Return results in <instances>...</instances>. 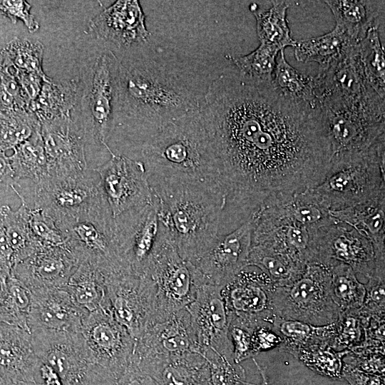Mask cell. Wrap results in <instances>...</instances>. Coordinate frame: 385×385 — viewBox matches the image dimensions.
Returning a JSON list of instances; mask_svg holds the SVG:
<instances>
[{
	"mask_svg": "<svg viewBox=\"0 0 385 385\" xmlns=\"http://www.w3.org/2000/svg\"><path fill=\"white\" fill-rule=\"evenodd\" d=\"M200 113L225 196L220 234L248 221L270 197L315 187L329 170L332 148L319 108L272 82L225 71L209 85Z\"/></svg>",
	"mask_w": 385,
	"mask_h": 385,
	"instance_id": "6da1fadb",
	"label": "cell"
},
{
	"mask_svg": "<svg viewBox=\"0 0 385 385\" xmlns=\"http://www.w3.org/2000/svg\"><path fill=\"white\" fill-rule=\"evenodd\" d=\"M138 133L139 160L145 166L150 186L205 185L223 195L215 155L200 111Z\"/></svg>",
	"mask_w": 385,
	"mask_h": 385,
	"instance_id": "7a4b0ae2",
	"label": "cell"
},
{
	"mask_svg": "<svg viewBox=\"0 0 385 385\" xmlns=\"http://www.w3.org/2000/svg\"><path fill=\"white\" fill-rule=\"evenodd\" d=\"M202 102L171 66L147 58L119 63L118 108L138 133L197 113Z\"/></svg>",
	"mask_w": 385,
	"mask_h": 385,
	"instance_id": "3957f363",
	"label": "cell"
},
{
	"mask_svg": "<svg viewBox=\"0 0 385 385\" xmlns=\"http://www.w3.org/2000/svg\"><path fill=\"white\" fill-rule=\"evenodd\" d=\"M150 187L160 224L180 255L194 261L219 235L225 207L222 193L205 185L160 183Z\"/></svg>",
	"mask_w": 385,
	"mask_h": 385,
	"instance_id": "277c9868",
	"label": "cell"
},
{
	"mask_svg": "<svg viewBox=\"0 0 385 385\" xmlns=\"http://www.w3.org/2000/svg\"><path fill=\"white\" fill-rule=\"evenodd\" d=\"M332 148V158L385 152L384 98L328 96L317 106Z\"/></svg>",
	"mask_w": 385,
	"mask_h": 385,
	"instance_id": "5b68a950",
	"label": "cell"
},
{
	"mask_svg": "<svg viewBox=\"0 0 385 385\" xmlns=\"http://www.w3.org/2000/svg\"><path fill=\"white\" fill-rule=\"evenodd\" d=\"M385 152L331 158L323 180L312 188L329 211L385 197Z\"/></svg>",
	"mask_w": 385,
	"mask_h": 385,
	"instance_id": "8992f818",
	"label": "cell"
},
{
	"mask_svg": "<svg viewBox=\"0 0 385 385\" xmlns=\"http://www.w3.org/2000/svg\"><path fill=\"white\" fill-rule=\"evenodd\" d=\"M143 274L152 279L155 287L154 324L185 309L194 301L198 289L207 284L195 267L180 255L160 222L158 237Z\"/></svg>",
	"mask_w": 385,
	"mask_h": 385,
	"instance_id": "52a82bcc",
	"label": "cell"
},
{
	"mask_svg": "<svg viewBox=\"0 0 385 385\" xmlns=\"http://www.w3.org/2000/svg\"><path fill=\"white\" fill-rule=\"evenodd\" d=\"M272 303L275 316L314 326L335 322L341 312L332 295L329 269L317 264H307L292 284L275 287Z\"/></svg>",
	"mask_w": 385,
	"mask_h": 385,
	"instance_id": "ba28073f",
	"label": "cell"
},
{
	"mask_svg": "<svg viewBox=\"0 0 385 385\" xmlns=\"http://www.w3.org/2000/svg\"><path fill=\"white\" fill-rule=\"evenodd\" d=\"M59 228L67 235L66 245L78 262L88 261L103 274L129 270L120 256L115 219L105 195L88 210Z\"/></svg>",
	"mask_w": 385,
	"mask_h": 385,
	"instance_id": "9c48e42d",
	"label": "cell"
},
{
	"mask_svg": "<svg viewBox=\"0 0 385 385\" xmlns=\"http://www.w3.org/2000/svg\"><path fill=\"white\" fill-rule=\"evenodd\" d=\"M31 332L37 358L52 367L63 385H103L115 376L93 361L81 332Z\"/></svg>",
	"mask_w": 385,
	"mask_h": 385,
	"instance_id": "30bf717a",
	"label": "cell"
},
{
	"mask_svg": "<svg viewBox=\"0 0 385 385\" xmlns=\"http://www.w3.org/2000/svg\"><path fill=\"white\" fill-rule=\"evenodd\" d=\"M119 63L111 51L99 56L90 73L81 99L85 138L88 137L103 147L110 155L113 152L108 145L115 125L118 108Z\"/></svg>",
	"mask_w": 385,
	"mask_h": 385,
	"instance_id": "8fae6325",
	"label": "cell"
},
{
	"mask_svg": "<svg viewBox=\"0 0 385 385\" xmlns=\"http://www.w3.org/2000/svg\"><path fill=\"white\" fill-rule=\"evenodd\" d=\"M104 278L105 308L138 339L154 324L155 292L152 279L126 270L105 274Z\"/></svg>",
	"mask_w": 385,
	"mask_h": 385,
	"instance_id": "7c38bea8",
	"label": "cell"
},
{
	"mask_svg": "<svg viewBox=\"0 0 385 385\" xmlns=\"http://www.w3.org/2000/svg\"><path fill=\"white\" fill-rule=\"evenodd\" d=\"M339 262L366 279L385 277V268L377 264L372 243L351 226L334 218L316 232L314 264L329 268Z\"/></svg>",
	"mask_w": 385,
	"mask_h": 385,
	"instance_id": "4fadbf2b",
	"label": "cell"
},
{
	"mask_svg": "<svg viewBox=\"0 0 385 385\" xmlns=\"http://www.w3.org/2000/svg\"><path fill=\"white\" fill-rule=\"evenodd\" d=\"M33 207L43 210L60 227L88 210L104 197L98 180L47 175L35 183Z\"/></svg>",
	"mask_w": 385,
	"mask_h": 385,
	"instance_id": "5bb4252c",
	"label": "cell"
},
{
	"mask_svg": "<svg viewBox=\"0 0 385 385\" xmlns=\"http://www.w3.org/2000/svg\"><path fill=\"white\" fill-rule=\"evenodd\" d=\"M113 217L131 209L153 202V192L143 163L113 153L105 163L91 169Z\"/></svg>",
	"mask_w": 385,
	"mask_h": 385,
	"instance_id": "9a60e30c",
	"label": "cell"
},
{
	"mask_svg": "<svg viewBox=\"0 0 385 385\" xmlns=\"http://www.w3.org/2000/svg\"><path fill=\"white\" fill-rule=\"evenodd\" d=\"M81 333L93 361L113 376L121 374L130 364L135 340L107 309L89 312Z\"/></svg>",
	"mask_w": 385,
	"mask_h": 385,
	"instance_id": "2e32d148",
	"label": "cell"
},
{
	"mask_svg": "<svg viewBox=\"0 0 385 385\" xmlns=\"http://www.w3.org/2000/svg\"><path fill=\"white\" fill-rule=\"evenodd\" d=\"M115 219V235L123 265L133 274L145 273L160 228L157 204L128 210Z\"/></svg>",
	"mask_w": 385,
	"mask_h": 385,
	"instance_id": "e0dca14e",
	"label": "cell"
},
{
	"mask_svg": "<svg viewBox=\"0 0 385 385\" xmlns=\"http://www.w3.org/2000/svg\"><path fill=\"white\" fill-rule=\"evenodd\" d=\"M252 245L287 254L305 265L314 264L315 235L312 229L262 205L251 217Z\"/></svg>",
	"mask_w": 385,
	"mask_h": 385,
	"instance_id": "ac0fdd59",
	"label": "cell"
},
{
	"mask_svg": "<svg viewBox=\"0 0 385 385\" xmlns=\"http://www.w3.org/2000/svg\"><path fill=\"white\" fill-rule=\"evenodd\" d=\"M41 133L47 160L48 175L78 178L88 170L85 135L71 115L41 123Z\"/></svg>",
	"mask_w": 385,
	"mask_h": 385,
	"instance_id": "d6986e66",
	"label": "cell"
},
{
	"mask_svg": "<svg viewBox=\"0 0 385 385\" xmlns=\"http://www.w3.org/2000/svg\"><path fill=\"white\" fill-rule=\"evenodd\" d=\"M252 231L250 218L233 231L219 234L210 247L191 262L207 284L224 287L247 267Z\"/></svg>",
	"mask_w": 385,
	"mask_h": 385,
	"instance_id": "ffe728a7",
	"label": "cell"
},
{
	"mask_svg": "<svg viewBox=\"0 0 385 385\" xmlns=\"http://www.w3.org/2000/svg\"><path fill=\"white\" fill-rule=\"evenodd\" d=\"M274 287L261 270L245 267L221 290L230 317L255 325L271 324L275 317L272 303Z\"/></svg>",
	"mask_w": 385,
	"mask_h": 385,
	"instance_id": "44dd1931",
	"label": "cell"
},
{
	"mask_svg": "<svg viewBox=\"0 0 385 385\" xmlns=\"http://www.w3.org/2000/svg\"><path fill=\"white\" fill-rule=\"evenodd\" d=\"M222 287L204 284L198 289L194 301L185 308L190 317L200 354L211 349L234 359L228 337L230 317L222 295Z\"/></svg>",
	"mask_w": 385,
	"mask_h": 385,
	"instance_id": "7402d4cb",
	"label": "cell"
},
{
	"mask_svg": "<svg viewBox=\"0 0 385 385\" xmlns=\"http://www.w3.org/2000/svg\"><path fill=\"white\" fill-rule=\"evenodd\" d=\"M200 352L197 340L186 308L169 319L149 326L135 340L131 360Z\"/></svg>",
	"mask_w": 385,
	"mask_h": 385,
	"instance_id": "603a6c76",
	"label": "cell"
},
{
	"mask_svg": "<svg viewBox=\"0 0 385 385\" xmlns=\"http://www.w3.org/2000/svg\"><path fill=\"white\" fill-rule=\"evenodd\" d=\"M78 263L67 245H42L31 255L16 264L12 274L31 290L63 287Z\"/></svg>",
	"mask_w": 385,
	"mask_h": 385,
	"instance_id": "cb8c5ba5",
	"label": "cell"
},
{
	"mask_svg": "<svg viewBox=\"0 0 385 385\" xmlns=\"http://www.w3.org/2000/svg\"><path fill=\"white\" fill-rule=\"evenodd\" d=\"M32 304L28 319L31 332L36 329L81 332L88 314L79 308L63 287L31 290Z\"/></svg>",
	"mask_w": 385,
	"mask_h": 385,
	"instance_id": "d4e9b609",
	"label": "cell"
},
{
	"mask_svg": "<svg viewBox=\"0 0 385 385\" xmlns=\"http://www.w3.org/2000/svg\"><path fill=\"white\" fill-rule=\"evenodd\" d=\"M90 27L97 36L115 46L130 47L147 42L149 33L138 1H117L94 17Z\"/></svg>",
	"mask_w": 385,
	"mask_h": 385,
	"instance_id": "484cf974",
	"label": "cell"
},
{
	"mask_svg": "<svg viewBox=\"0 0 385 385\" xmlns=\"http://www.w3.org/2000/svg\"><path fill=\"white\" fill-rule=\"evenodd\" d=\"M38 366L31 332L0 322V384L36 382Z\"/></svg>",
	"mask_w": 385,
	"mask_h": 385,
	"instance_id": "4316f807",
	"label": "cell"
},
{
	"mask_svg": "<svg viewBox=\"0 0 385 385\" xmlns=\"http://www.w3.org/2000/svg\"><path fill=\"white\" fill-rule=\"evenodd\" d=\"M133 362L159 385H205L209 375L208 363L198 352L155 356Z\"/></svg>",
	"mask_w": 385,
	"mask_h": 385,
	"instance_id": "83f0119b",
	"label": "cell"
},
{
	"mask_svg": "<svg viewBox=\"0 0 385 385\" xmlns=\"http://www.w3.org/2000/svg\"><path fill=\"white\" fill-rule=\"evenodd\" d=\"M330 215L347 224L373 245L377 264L385 268V197L337 211Z\"/></svg>",
	"mask_w": 385,
	"mask_h": 385,
	"instance_id": "f1b7e54d",
	"label": "cell"
},
{
	"mask_svg": "<svg viewBox=\"0 0 385 385\" xmlns=\"http://www.w3.org/2000/svg\"><path fill=\"white\" fill-rule=\"evenodd\" d=\"M262 205L312 229H318L334 220L312 188L270 197Z\"/></svg>",
	"mask_w": 385,
	"mask_h": 385,
	"instance_id": "f546056e",
	"label": "cell"
},
{
	"mask_svg": "<svg viewBox=\"0 0 385 385\" xmlns=\"http://www.w3.org/2000/svg\"><path fill=\"white\" fill-rule=\"evenodd\" d=\"M332 11L336 26L355 42H360L368 31L378 27L384 16V1H324Z\"/></svg>",
	"mask_w": 385,
	"mask_h": 385,
	"instance_id": "4dcf8cb0",
	"label": "cell"
},
{
	"mask_svg": "<svg viewBox=\"0 0 385 385\" xmlns=\"http://www.w3.org/2000/svg\"><path fill=\"white\" fill-rule=\"evenodd\" d=\"M289 1H267L252 3L250 10L256 19L257 34L260 43L274 46L279 50L296 45L287 21Z\"/></svg>",
	"mask_w": 385,
	"mask_h": 385,
	"instance_id": "1f68e13d",
	"label": "cell"
},
{
	"mask_svg": "<svg viewBox=\"0 0 385 385\" xmlns=\"http://www.w3.org/2000/svg\"><path fill=\"white\" fill-rule=\"evenodd\" d=\"M272 330L282 339L279 351L293 356L302 349L318 344H331L336 335L335 322L314 326L303 322L275 316L271 323Z\"/></svg>",
	"mask_w": 385,
	"mask_h": 385,
	"instance_id": "d6a6232c",
	"label": "cell"
},
{
	"mask_svg": "<svg viewBox=\"0 0 385 385\" xmlns=\"http://www.w3.org/2000/svg\"><path fill=\"white\" fill-rule=\"evenodd\" d=\"M356 43L342 29L335 26L326 34L296 41L294 56L298 61L316 62L319 64V69H324Z\"/></svg>",
	"mask_w": 385,
	"mask_h": 385,
	"instance_id": "836d02e7",
	"label": "cell"
},
{
	"mask_svg": "<svg viewBox=\"0 0 385 385\" xmlns=\"http://www.w3.org/2000/svg\"><path fill=\"white\" fill-rule=\"evenodd\" d=\"M65 288L75 304L87 313L105 306L104 274L88 261L79 262Z\"/></svg>",
	"mask_w": 385,
	"mask_h": 385,
	"instance_id": "e575fe53",
	"label": "cell"
},
{
	"mask_svg": "<svg viewBox=\"0 0 385 385\" xmlns=\"http://www.w3.org/2000/svg\"><path fill=\"white\" fill-rule=\"evenodd\" d=\"M306 266L287 254L257 245L251 246L247 265L267 274L275 287L286 286L296 281Z\"/></svg>",
	"mask_w": 385,
	"mask_h": 385,
	"instance_id": "d590c367",
	"label": "cell"
},
{
	"mask_svg": "<svg viewBox=\"0 0 385 385\" xmlns=\"http://www.w3.org/2000/svg\"><path fill=\"white\" fill-rule=\"evenodd\" d=\"M28 212L29 207L23 201L15 211L7 205L0 207V222L13 250L15 265L31 255L42 245L31 232Z\"/></svg>",
	"mask_w": 385,
	"mask_h": 385,
	"instance_id": "8d00e7d4",
	"label": "cell"
},
{
	"mask_svg": "<svg viewBox=\"0 0 385 385\" xmlns=\"http://www.w3.org/2000/svg\"><path fill=\"white\" fill-rule=\"evenodd\" d=\"M272 84L283 96L317 108L318 97L315 76H304L287 61L284 50L279 51Z\"/></svg>",
	"mask_w": 385,
	"mask_h": 385,
	"instance_id": "74e56055",
	"label": "cell"
},
{
	"mask_svg": "<svg viewBox=\"0 0 385 385\" xmlns=\"http://www.w3.org/2000/svg\"><path fill=\"white\" fill-rule=\"evenodd\" d=\"M9 156L15 180L30 179L35 183L48 175L47 160L41 128L13 149Z\"/></svg>",
	"mask_w": 385,
	"mask_h": 385,
	"instance_id": "f35d334b",
	"label": "cell"
},
{
	"mask_svg": "<svg viewBox=\"0 0 385 385\" xmlns=\"http://www.w3.org/2000/svg\"><path fill=\"white\" fill-rule=\"evenodd\" d=\"M76 86L73 83L44 82L38 97L30 103L40 123L70 115L75 104Z\"/></svg>",
	"mask_w": 385,
	"mask_h": 385,
	"instance_id": "ab89813d",
	"label": "cell"
},
{
	"mask_svg": "<svg viewBox=\"0 0 385 385\" xmlns=\"http://www.w3.org/2000/svg\"><path fill=\"white\" fill-rule=\"evenodd\" d=\"M361 63L370 86L383 98L385 96L384 53L379 29H370L359 43Z\"/></svg>",
	"mask_w": 385,
	"mask_h": 385,
	"instance_id": "60d3db41",
	"label": "cell"
},
{
	"mask_svg": "<svg viewBox=\"0 0 385 385\" xmlns=\"http://www.w3.org/2000/svg\"><path fill=\"white\" fill-rule=\"evenodd\" d=\"M329 269L332 295L341 311L360 309L365 296L364 284L358 280L356 274L345 264L335 263Z\"/></svg>",
	"mask_w": 385,
	"mask_h": 385,
	"instance_id": "b9f144b4",
	"label": "cell"
},
{
	"mask_svg": "<svg viewBox=\"0 0 385 385\" xmlns=\"http://www.w3.org/2000/svg\"><path fill=\"white\" fill-rule=\"evenodd\" d=\"M32 304V292L13 274L6 283V292L0 305V322L16 325L30 331L28 319Z\"/></svg>",
	"mask_w": 385,
	"mask_h": 385,
	"instance_id": "7bdbcfd3",
	"label": "cell"
},
{
	"mask_svg": "<svg viewBox=\"0 0 385 385\" xmlns=\"http://www.w3.org/2000/svg\"><path fill=\"white\" fill-rule=\"evenodd\" d=\"M40 128V122L30 110L0 111V150H13Z\"/></svg>",
	"mask_w": 385,
	"mask_h": 385,
	"instance_id": "ee69618b",
	"label": "cell"
},
{
	"mask_svg": "<svg viewBox=\"0 0 385 385\" xmlns=\"http://www.w3.org/2000/svg\"><path fill=\"white\" fill-rule=\"evenodd\" d=\"M280 51L274 46L260 43L247 55L237 57L227 55L226 58L232 62L236 70L245 78L255 81L272 82Z\"/></svg>",
	"mask_w": 385,
	"mask_h": 385,
	"instance_id": "f6af8a7d",
	"label": "cell"
},
{
	"mask_svg": "<svg viewBox=\"0 0 385 385\" xmlns=\"http://www.w3.org/2000/svg\"><path fill=\"white\" fill-rule=\"evenodd\" d=\"M367 319L360 309L341 311L335 322L336 335L332 347L338 351H349L361 347L365 341Z\"/></svg>",
	"mask_w": 385,
	"mask_h": 385,
	"instance_id": "bcb514c9",
	"label": "cell"
},
{
	"mask_svg": "<svg viewBox=\"0 0 385 385\" xmlns=\"http://www.w3.org/2000/svg\"><path fill=\"white\" fill-rule=\"evenodd\" d=\"M347 352L324 344L302 349L294 357L317 374L337 379L342 377L343 358Z\"/></svg>",
	"mask_w": 385,
	"mask_h": 385,
	"instance_id": "7dc6e473",
	"label": "cell"
},
{
	"mask_svg": "<svg viewBox=\"0 0 385 385\" xmlns=\"http://www.w3.org/2000/svg\"><path fill=\"white\" fill-rule=\"evenodd\" d=\"M1 50L18 71L46 76L42 69L43 46L40 41L14 38Z\"/></svg>",
	"mask_w": 385,
	"mask_h": 385,
	"instance_id": "c3c4849f",
	"label": "cell"
},
{
	"mask_svg": "<svg viewBox=\"0 0 385 385\" xmlns=\"http://www.w3.org/2000/svg\"><path fill=\"white\" fill-rule=\"evenodd\" d=\"M202 355L209 366V375L205 385H247L244 368L213 349L205 350Z\"/></svg>",
	"mask_w": 385,
	"mask_h": 385,
	"instance_id": "681fc988",
	"label": "cell"
},
{
	"mask_svg": "<svg viewBox=\"0 0 385 385\" xmlns=\"http://www.w3.org/2000/svg\"><path fill=\"white\" fill-rule=\"evenodd\" d=\"M28 207L30 228L34 237L41 244L51 246L67 245L68 241L67 235L48 214L40 208L29 206Z\"/></svg>",
	"mask_w": 385,
	"mask_h": 385,
	"instance_id": "f907efd6",
	"label": "cell"
},
{
	"mask_svg": "<svg viewBox=\"0 0 385 385\" xmlns=\"http://www.w3.org/2000/svg\"><path fill=\"white\" fill-rule=\"evenodd\" d=\"M258 326V325H257ZM257 326L244 320L232 317L228 327V337L236 363L255 358L253 353L252 334Z\"/></svg>",
	"mask_w": 385,
	"mask_h": 385,
	"instance_id": "816d5d0a",
	"label": "cell"
},
{
	"mask_svg": "<svg viewBox=\"0 0 385 385\" xmlns=\"http://www.w3.org/2000/svg\"><path fill=\"white\" fill-rule=\"evenodd\" d=\"M385 277H371L364 284L365 296L360 311L366 315H385Z\"/></svg>",
	"mask_w": 385,
	"mask_h": 385,
	"instance_id": "f5cc1de1",
	"label": "cell"
},
{
	"mask_svg": "<svg viewBox=\"0 0 385 385\" xmlns=\"http://www.w3.org/2000/svg\"><path fill=\"white\" fill-rule=\"evenodd\" d=\"M31 5L26 1H0V14L9 18L13 24L22 21L31 33L39 29V24L31 14Z\"/></svg>",
	"mask_w": 385,
	"mask_h": 385,
	"instance_id": "db71d44e",
	"label": "cell"
},
{
	"mask_svg": "<svg viewBox=\"0 0 385 385\" xmlns=\"http://www.w3.org/2000/svg\"><path fill=\"white\" fill-rule=\"evenodd\" d=\"M281 337L274 332L271 324L257 326L252 334V346L255 357L262 351L278 348L282 344Z\"/></svg>",
	"mask_w": 385,
	"mask_h": 385,
	"instance_id": "11a10c76",
	"label": "cell"
},
{
	"mask_svg": "<svg viewBox=\"0 0 385 385\" xmlns=\"http://www.w3.org/2000/svg\"><path fill=\"white\" fill-rule=\"evenodd\" d=\"M105 385H159L150 376L143 372L132 361L125 369L112 378Z\"/></svg>",
	"mask_w": 385,
	"mask_h": 385,
	"instance_id": "9f6ffc18",
	"label": "cell"
},
{
	"mask_svg": "<svg viewBox=\"0 0 385 385\" xmlns=\"http://www.w3.org/2000/svg\"><path fill=\"white\" fill-rule=\"evenodd\" d=\"M16 78L30 103L39 95L44 82L52 81L50 78L35 73L17 70Z\"/></svg>",
	"mask_w": 385,
	"mask_h": 385,
	"instance_id": "6f0895ef",
	"label": "cell"
},
{
	"mask_svg": "<svg viewBox=\"0 0 385 385\" xmlns=\"http://www.w3.org/2000/svg\"><path fill=\"white\" fill-rule=\"evenodd\" d=\"M15 265L13 250L0 222V279L6 282Z\"/></svg>",
	"mask_w": 385,
	"mask_h": 385,
	"instance_id": "680465c9",
	"label": "cell"
},
{
	"mask_svg": "<svg viewBox=\"0 0 385 385\" xmlns=\"http://www.w3.org/2000/svg\"><path fill=\"white\" fill-rule=\"evenodd\" d=\"M342 377L349 385H385L384 376L369 374L344 363Z\"/></svg>",
	"mask_w": 385,
	"mask_h": 385,
	"instance_id": "91938a15",
	"label": "cell"
},
{
	"mask_svg": "<svg viewBox=\"0 0 385 385\" xmlns=\"http://www.w3.org/2000/svg\"><path fill=\"white\" fill-rule=\"evenodd\" d=\"M0 183L8 186L17 184L15 180L14 173L9 159V156L5 152L0 150Z\"/></svg>",
	"mask_w": 385,
	"mask_h": 385,
	"instance_id": "94428289",
	"label": "cell"
},
{
	"mask_svg": "<svg viewBox=\"0 0 385 385\" xmlns=\"http://www.w3.org/2000/svg\"><path fill=\"white\" fill-rule=\"evenodd\" d=\"M252 360L257 367V369H258L260 375H261V377H262V383L260 384H251V383H249L247 381L246 384L247 385H273L272 384H271L269 381V379L267 376V374H266V371H265V369L263 368L262 366H261L258 362L256 361L255 358H252Z\"/></svg>",
	"mask_w": 385,
	"mask_h": 385,
	"instance_id": "6125c7cd",
	"label": "cell"
},
{
	"mask_svg": "<svg viewBox=\"0 0 385 385\" xmlns=\"http://www.w3.org/2000/svg\"><path fill=\"white\" fill-rule=\"evenodd\" d=\"M6 283L4 282L1 279H0V305L3 301V299L5 295L6 292Z\"/></svg>",
	"mask_w": 385,
	"mask_h": 385,
	"instance_id": "be15d7a7",
	"label": "cell"
},
{
	"mask_svg": "<svg viewBox=\"0 0 385 385\" xmlns=\"http://www.w3.org/2000/svg\"><path fill=\"white\" fill-rule=\"evenodd\" d=\"M4 385V384H0ZM5 385H41L37 382H19L15 384H5Z\"/></svg>",
	"mask_w": 385,
	"mask_h": 385,
	"instance_id": "e7e4bbea",
	"label": "cell"
},
{
	"mask_svg": "<svg viewBox=\"0 0 385 385\" xmlns=\"http://www.w3.org/2000/svg\"><path fill=\"white\" fill-rule=\"evenodd\" d=\"M0 382H1V381H0Z\"/></svg>",
	"mask_w": 385,
	"mask_h": 385,
	"instance_id": "03108f58",
	"label": "cell"
}]
</instances>
